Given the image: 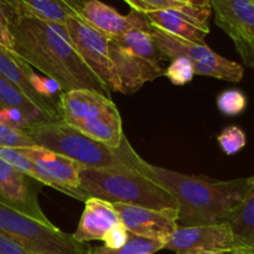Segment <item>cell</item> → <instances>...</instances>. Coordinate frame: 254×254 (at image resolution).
<instances>
[{"label":"cell","mask_w":254,"mask_h":254,"mask_svg":"<svg viewBox=\"0 0 254 254\" xmlns=\"http://www.w3.org/2000/svg\"><path fill=\"white\" fill-rule=\"evenodd\" d=\"M0 233L35 254H89L88 243L54 225H45L0 200Z\"/></svg>","instance_id":"8992f818"},{"label":"cell","mask_w":254,"mask_h":254,"mask_svg":"<svg viewBox=\"0 0 254 254\" xmlns=\"http://www.w3.org/2000/svg\"><path fill=\"white\" fill-rule=\"evenodd\" d=\"M164 248L175 254H227L240 250L226 222L205 226H179Z\"/></svg>","instance_id":"8fae6325"},{"label":"cell","mask_w":254,"mask_h":254,"mask_svg":"<svg viewBox=\"0 0 254 254\" xmlns=\"http://www.w3.org/2000/svg\"><path fill=\"white\" fill-rule=\"evenodd\" d=\"M19 11L45 21L64 25L68 17L79 16L86 0H7Z\"/></svg>","instance_id":"d6986e66"},{"label":"cell","mask_w":254,"mask_h":254,"mask_svg":"<svg viewBox=\"0 0 254 254\" xmlns=\"http://www.w3.org/2000/svg\"><path fill=\"white\" fill-rule=\"evenodd\" d=\"M64 122L87 136L118 148L126 135L118 108L111 97L92 89H72L60 97Z\"/></svg>","instance_id":"5b68a950"},{"label":"cell","mask_w":254,"mask_h":254,"mask_svg":"<svg viewBox=\"0 0 254 254\" xmlns=\"http://www.w3.org/2000/svg\"><path fill=\"white\" fill-rule=\"evenodd\" d=\"M221 149L227 155H235L242 150L247 144L246 133L237 126L226 127L217 136Z\"/></svg>","instance_id":"d4e9b609"},{"label":"cell","mask_w":254,"mask_h":254,"mask_svg":"<svg viewBox=\"0 0 254 254\" xmlns=\"http://www.w3.org/2000/svg\"><path fill=\"white\" fill-rule=\"evenodd\" d=\"M109 39L126 51L146 60L155 66H161L160 62L164 59L159 52L149 30H130L119 36L109 37Z\"/></svg>","instance_id":"7402d4cb"},{"label":"cell","mask_w":254,"mask_h":254,"mask_svg":"<svg viewBox=\"0 0 254 254\" xmlns=\"http://www.w3.org/2000/svg\"><path fill=\"white\" fill-rule=\"evenodd\" d=\"M128 238L129 232L124 227L123 223L119 222L104 235L102 241L104 242V247L109 248V250H117V248H121L122 246L126 245Z\"/></svg>","instance_id":"f546056e"},{"label":"cell","mask_w":254,"mask_h":254,"mask_svg":"<svg viewBox=\"0 0 254 254\" xmlns=\"http://www.w3.org/2000/svg\"><path fill=\"white\" fill-rule=\"evenodd\" d=\"M79 190L87 198L109 203L155 208H178L170 193L146 175L133 169H87L79 171Z\"/></svg>","instance_id":"277c9868"},{"label":"cell","mask_w":254,"mask_h":254,"mask_svg":"<svg viewBox=\"0 0 254 254\" xmlns=\"http://www.w3.org/2000/svg\"><path fill=\"white\" fill-rule=\"evenodd\" d=\"M149 31L163 59L173 61L178 57H185L192 64L195 74L213 77L233 83L241 82L245 76L242 64L221 56L211 50L207 44H193L179 39L153 25H150Z\"/></svg>","instance_id":"52a82bcc"},{"label":"cell","mask_w":254,"mask_h":254,"mask_svg":"<svg viewBox=\"0 0 254 254\" xmlns=\"http://www.w3.org/2000/svg\"><path fill=\"white\" fill-rule=\"evenodd\" d=\"M216 103L221 113L228 117H235L247 108V97L240 89H226L218 94Z\"/></svg>","instance_id":"cb8c5ba5"},{"label":"cell","mask_w":254,"mask_h":254,"mask_svg":"<svg viewBox=\"0 0 254 254\" xmlns=\"http://www.w3.org/2000/svg\"><path fill=\"white\" fill-rule=\"evenodd\" d=\"M241 248L254 250V175L250 186L235 210L226 220Z\"/></svg>","instance_id":"44dd1931"},{"label":"cell","mask_w":254,"mask_h":254,"mask_svg":"<svg viewBox=\"0 0 254 254\" xmlns=\"http://www.w3.org/2000/svg\"><path fill=\"white\" fill-rule=\"evenodd\" d=\"M227 254H254V250H247V248H240V250H236L233 252L227 253Z\"/></svg>","instance_id":"836d02e7"},{"label":"cell","mask_w":254,"mask_h":254,"mask_svg":"<svg viewBox=\"0 0 254 254\" xmlns=\"http://www.w3.org/2000/svg\"><path fill=\"white\" fill-rule=\"evenodd\" d=\"M72 47L111 92H119V82L109 55V37L79 16L64 24Z\"/></svg>","instance_id":"ba28073f"},{"label":"cell","mask_w":254,"mask_h":254,"mask_svg":"<svg viewBox=\"0 0 254 254\" xmlns=\"http://www.w3.org/2000/svg\"><path fill=\"white\" fill-rule=\"evenodd\" d=\"M34 181L0 158V200L24 215L52 225L40 207Z\"/></svg>","instance_id":"5bb4252c"},{"label":"cell","mask_w":254,"mask_h":254,"mask_svg":"<svg viewBox=\"0 0 254 254\" xmlns=\"http://www.w3.org/2000/svg\"><path fill=\"white\" fill-rule=\"evenodd\" d=\"M19 150L32 163V179L35 181L83 202L87 200L86 195L79 190L82 166L76 161L39 145L21 146Z\"/></svg>","instance_id":"9c48e42d"},{"label":"cell","mask_w":254,"mask_h":254,"mask_svg":"<svg viewBox=\"0 0 254 254\" xmlns=\"http://www.w3.org/2000/svg\"><path fill=\"white\" fill-rule=\"evenodd\" d=\"M1 109L19 112L30 122L31 126L46 122H56L19 87L0 76V111Z\"/></svg>","instance_id":"ffe728a7"},{"label":"cell","mask_w":254,"mask_h":254,"mask_svg":"<svg viewBox=\"0 0 254 254\" xmlns=\"http://www.w3.org/2000/svg\"><path fill=\"white\" fill-rule=\"evenodd\" d=\"M7 29L15 54L56 82L62 92L92 89L111 97V91L72 47L64 25L45 21L12 6Z\"/></svg>","instance_id":"6da1fadb"},{"label":"cell","mask_w":254,"mask_h":254,"mask_svg":"<svg viewBox=\"0 0 254 254\" xmlns=\"http://www.w3.org/2000/svg\"><path fill=\"white\" fill-rule=\"evenodd\" d=\"M129 233L165 243L179 227L178 208L140 207V206L112 203Z\"/></svg>","instance_id":"4fadbf2b"},{"label":"cell","mask_w":254,"mask_h":254,"mask_svg":"<svg viewBox=\"0 0 254 254\" xmlns=\"http://www.w3.org/2000/svg\"><path fill=\"white\" fill-rule=\"evenodd\" d=\"M164 76L175 86H184L192 81L195 72L191 62L185 57H178L173 60L168 68L164 69Z\"/></svg>","instance_id":"4316f807"},{"label":"cell","mask_w":254,"mask_h":254,"mask_svg":"<svg viewBox=\"0 0 254 254\" xmlns=\"http://www.w3.org/2000/svg\"><path fill=\"white\" fill-rule=\"evenodd\" d=\"M35 144L64 155L87 169H133L138 170L143 159L124 136L118 148H112L87 136L66 122L32 124L25 129Z\"/></svg>","instance_id":"3957f363"},{"label":"cell","mask_w":254,"mask_h":254,"mask_svg":"<svg viewBox=\"0 0 254 254\" xmlns=\"http://www.w3.org/2000/svg\"><path fill=\"white\" fill-rule=\"evenodd\" d=\"M109 55L119 82V92L133 94L143 87L144 83L164 76L161 66H155L146 60L140 59L126 51L109 39Z\"/></svg>","instance_id":"2e32d148"},{"label":"cell","mask_w":254,"mask_h":254,"mask_svg":"<svg viewBox=\"0 0 254 254\" xmlns=\"http://www.w3.org/2000/svg\"><path fill=\"white\" fill-rule=\"evenodd\" d=\"M12 11V5L7 0H0V25L7 27L9 16Z\"/></svg>","instance_id":"1f68e13d"},{"label":"cell","mask_w":254,"mask_h":254,"mask_svg":"<svg viewBox=\"0 0 254 254\" xmlns=\"http://www.w3.org/2000/svg\"><path fill=\"white\" fill-rule=\"evenodd\" d=\"M35 72L30 64H27L21 57L17 56L15 52L9 51L4 46L0 45V76L5 79L14 83L19 87L26 96H29L35 103L45 109L50 116L54 118V121H62L61 117L36 93L31 83V79L34 77Z\"/></svg>","instance_id":"ac0fdd59"},{"label":"cell","mask_w":254,"mask_h":254,"mask_svg":"<svg viewBox=\"0 0 254 254\" xmlns=\"http://www.w3.org/2000/svg\"><path fill=\"white\" fill-rule=\"evenodd\" d=\"M0 158L20 173L32 179V163L19 150V148H0Z\"/></svg>","instance_id":"f1b7e54d"},{"label":"cell","mask_w":254,"mask_h":254,"mask_svg":"<svg viewBox=\"0 0 254 254\" xmlns=\"http://www.w3.org/2000/svg\"><path fill=\"white\" fill-rule=\"evenodd\" d=\"M34 145L36 144L29 134L0 122V148H21Z\"/></svg>","instance_id":"83f0119b"},{"label":"cell","mask_w":254,"mask_h":254,"mask_svg":"<svg viewBox=\"0 0 254 254\" xmlns=\"http://www.w3.org/2000/svg\"><path fill=\"white\" fill-rule=\"evenodd\" d=\"M124 1L130 6V9L146 14V12L185 7L195 4L198 0H124Z\"/></svg>","instance_id":"484cf974"},{"label":"cell","mask_w":254,"mask_h":254,"mask_svg":"<svg viewBox=\"0 0 254 254\" xmlns=\"http://www.w3.org/2000/svg\"><path fill=\"white\" fill-rule=\"evenodd\" d=\"M119 222V216L112 203L89 197L84 201V210L72 236L81 243L102 241L104 235Z\"/></svg>","instance_id":"e0dca14e"},{"label":"cell","mask_w":254,"mask_h":254,"mask_svg":"<svg viewBox=\"0 0 254 254\" xmlns=\"http://www.w3.org/2000/svg\"><path fill=\"white\" fill-rule=\"evenodd\" d=\"M164 245L165 243L161 241L149 240L129 233L128 241L121 248L109 250L102 246V247L91 248L89 254H154L158 251L164 250Z\"/></svg>","instance_id":"603a6c76"},{"label":"cell","mask_w":254,"mask_h":254,"mask_svg":"<svg viewBox=\"0 0 254 254\" xmlns=\"http://www.w3.org/2000/svg\"><path fill=\"white\" fill-rule=\"evenodd\" d=\"M0 45L4 46L5 49H7L9 51H14V41H12V36L10 34L9 29L2 25H0Z\"/></svg>","instance_id":"d6a6232c"},{"label":"cell","mask_w":254,"mask_h":254,"mask_svg":"<svg viewBox=\"0 0 254 254\" xmlns=\"http://www.w3.org/2000/svg\"><path fill=\"white\" fill-rule=\"evenodd\" d=\"M211 11L210 0H198L185 7L146 12L144 15L153 26L179 39L203 45L210 32L208 19Z\"/></svg>","instance_id":"7c38bea8"},{"label":"cell","mask_w":254,"mask_h":254,"mask_svg":"<svg viewBox=\"0 0 254 254\" xmlns=\"http://www.w3.org/2000/svg\"><path fill=\"white\" fill-rule=\"evenodd\" d=\"M215 22L232 39L246 66L254 69V0H210Z\"/></svg>","instance_id":"30bf717a"},{"label":"cell","mask_w":254,"mask_h":254,"mask_svg":"<svg viewBox=\"0 0 254 254\" xmlns=\"http://www.w3.org/2000/svg\"><path fill=\"white\" fill-rule=\"evenodd\" d=\"M0 254H35V253L30 252V251H27L26 248L20 246L19 243L12 241L11 238L6 237V236L0 233Z\"/></svg>","instance_id":"4dcf8cb0"},{"label":"cell","mask_w":254,"mask_h":254,"mask_svg":"<svg viewBox=\"0 0 254 254\" xmlns=\"http://www.w3.org/2000/svg\"><path fill=\"white\" fill-rule=\"evenodd\" d=\"M139 171L159 184L176 201L179 226L226 222L251 183V178L216 180L207 176L186 175L151 165L144 159Z\"/></svg>","instance_id":"7a4b0ae2"},{"label":"cell","mask_w":254,"mask_h":254,"mask_svg":"<svg viewBox=\"0 0 254 254\" xmlns=\"http://www.w3.org/2000/svg\"><path fill=\"white\" fill-rule=\"evenodd\" d=\"M81 17L86 22L108 37H116L130 30H149L150 22L143 12L130 9L122 15L101 0H86L81 10Z\"/></svg>","instance_id":"9a60e30c"}]
</instances>
